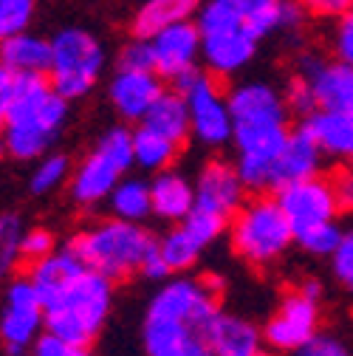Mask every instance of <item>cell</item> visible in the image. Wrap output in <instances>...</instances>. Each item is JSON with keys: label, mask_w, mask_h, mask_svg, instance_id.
<instances>
[{"label": "cell", "mask_w": 353, "mask_h": 356, "mask_svg": "<svg viewBox=\"0 0 353 356\" xmlns=\"http://www.w3.org/2000/svg\"><path fill=\"white\" fill-rule=\"evenodd\" d=\"M229 243L232 252L254 269H269L283 260L294 246V229L277 195L254 193V198H246L229 220Z\"/></svg>", "instance_id": "8992f818"}, {"label": "cell", "mask_w": 353, "mask_h": 356, "mask_svg": "<svg viewBox=\"0 0 353 356\" xmlns=\"http://www.w3.org/2000/svg\"><path fill=\"white\" fill-rule=\"evenodd\" d=\"M68 122V99L42 76H17L15 97L6 108L3 153L15 161H37L54 150Z\"/></svg>", "instance_id": "3957f363"}, {"label": "cell", "mask_w": 353, "mask_h": 356, "mask_svg": "<svg viewBox=\"0 0 353 356\" xmlns=\"http://www.w3.org/2000/svg\"><path fill=\"white\" fill-rule=\"evenodd\" d=\"M153 54H156V74L161 79L179 82L187 74L198 71L201 63V31L195 20H184L161 29L150 37Z\"/></svg>", "instance_id": "9a60e30c"}, {"label": "cell", "mask_w": 353, "mask_h": 356, "mask_svg": "<svg viewBox=\"0 0 353 356\" xmlns=\"http://www.w3.org/2000/svg\"><path fill=\"white\" fill-rule=\"evenodd\" d=\"M31 356H94L91 353V345H79V342H68L63 337H54V334H42L31 350Z\"/></svg>", "instance_id": "8d00e7d4"}, {"label": "cell", "mask_w": 353, "mask_h": 356, "mask_svg": "<svg viewBox=\"0 0 353 356\" xmlns=\"http://www.w3.org/2000/svg\"><path fill=\"white\" fill-rule=\"evenodd\" d=\"M286 102H288V111L291 113H297L299 119H305V116H311L320 105H317V97H314V88H311V82H308L305 76H299V74H294L291 79H288V85H286Z\"/></svg>", "instance_id": "e575fe53"}, {"label": "cell", "mask_w": 353, "mask_h": 356, "mask_svg": "<svg viewBox=\"0 0 353 356\" xmlns=\"http://www.w3.org/2000/svg\"><path fill=\"white\" fill-rule=\"evenodd\" d=\"M130 167H136L133 130H127L124 124H113L74 167L68 181L71 201L79 209H99L102 204H108L113 187L130 172Z\"/></svg>", "instance_id": "52a82bcc"}, {"label": "cell", "mask_w": 353, "mask_h": 356, "mask_svg": "<svg viewBox=\"0 0 353 356\" xmlns=\"http://www.w3.org/2000/svg\"><path fill=\"white\" fill-rule=\"evenodd\" d=\"M153 195V218L164 224H181L195 207V184L179 170H161L150 178Z\"/></svg>", "instance_id": "ffe728a7"}, {"label": "cell", "mask_w": 353, "mask_h": 356, "mask_svg": "<svg viewBox=\"0 0 353 356\" xmlns=\"http://www.w3.org/2000/svg\"><path fill=\"white\" fill-rule=\"evenodd\" d=\"M322 161H325V153L311 139V133L302 130V127L291 130L280 156L274 159V167H272V190H280L286 184L302 181V178L320 175Z\"/></svg>", "instance_id": "ac0fdd59"}, {"label": "cell", "mask_w": 353, "mask_h": 356, "mask_svg": "<svg viewBox=\"0 0 353 356\" xmlns=\"http://www.w3.org/2000/svg\"><path fill=\"white\" fill-rule=\"evenodd\" d=\"M3 356H31L28 350H3Z\"/></svg>", "instance_id": "7bdbcfd3"}, {"label": "cell", "mask_w": 353, "mask_h": 356, "mask_svg": "<svg viewBox=\"0 0 353 356\" xmlns=\"http://www.w3.org/2000/svg\"><path fill=\"white\" fill-rule=\"evenodd\" d=\"M116 68H136V71H156V54H153V42L150 37H136L127 40L122 51H119V63Z\"/></svg>", "instance_id": "836d02e7"}, {"label": "cell", "mask_w": 353, "mask_h": 356, "mask_svg": "<svg viewBox=\"0 0 353 356\" xmlns=\"http://www.w3.org/2000/svg\"><path fill=\"white\" fill-rule=\"evenodd\" d=\"M0 63L12 74L28 76V74H49L51 65V37H42L31 29L12 34L0 42Z\"/></svg>", "instance_id": "44dd1931"}, {"label": "cell", "mask_w": 353, "mask_h": 356, "mask_svg": "<svg viewBox=\"0 0 353 356\" xmlns=\"http://www.w3.org/2000/svg\"><path fill=\"white\" fill-rule=\"evenodd\" d=\"M339 241H342V229H339L336 220L294 235V246H299L305 254H311V257H331L334 249L339 246Z\"/></svg>", "instance_id": "4dcf8cb0"}, {"label": "cell", "mask_w": 353, "mask_h": 356, "mask_svg": "<svg viewBox=\"0 0 353 356\" xmlns=\"http://www.w3.org/2000/svg\"><path fill=\"white\" fill-rule=\"evenodd\" d=\"M235 164L249 193L272 190V167L288 139L286 94L266 79H243L229 88Z\"/></svg>", "instance_id": "7a4b0ae2"}, {"label": "cell", "mask_w": 353, "mask_h": 356, "mask_svg": "<svg viewBox=\"0 0 353 356\" xmlns=\"http://www.w3.org/2000/svg\"><path fill=\"white\" fill-rule=\"evenodd\" d=\"M217 291L212 277L161 280L142 317L145 356H215L209 331L220 311Z\"/></svg>", "instance_id": "6da1fadb"}, {"label": "cell", "mask_w": 353, "mask_h": 356, "mask_svg": "<svg viewBox=\"0 0 353 356\" xmlns=\"http://www.w3.org/2000/svg\"><path fill=\"white\" fill-rule=\"evenodd\" d=\"M68 246L76 252V257L113 283L130 280L136 275H145L147 263L158 252V238L136 220H122L116 215L99 218L85 224Z\"/></svg>", "instance_id": "277c9868"}, {"label": "cell", "mask_w": 353, "mask_h": 356, "mask_svg": "<svg viewBox=\"0 0 353 356\" xmlns=\"http://www.w3.org/2000/svg\"><path fill=\"white\" fill-rule=\"evenodd\" d=\"M305 15L320 20H339L342 15L353 12V0H297Z\"/></svg>", "instance_id": "ab89813d"}, {"label": "cell", "mask_w": 353, "mask_h": 356, "mask_svg": "<svg viewBox=\"0 0 353 356\" xmlns=\"http://www.w3.org/2000/svg\"><path fill=\"white\" fill-rule=\"evenodd\" d=\"M161 94L164 85L156 71L116 68V74L108 82V99L124 122H145V116Z\"/></svg>", "instance_id": "e0dca14e"}, {"label": "cell", "mask_w": 353, "mask_h": 356, "mask_svg": "<svg viewBox=\"0 0 353 356\" xmlns=\"http://www.w3.org/2000/svg\"><path fill=\"white\" fill-rule=\"evenodd\" d=\"M46 305V331L68 342L91 345L113 311V280L88 269H76L54 291L42 294Z\"/></svg>", "instance_id": "5b68a950"}, {"label": "cell", "mask_w": 353, "mask_h": 356, "mask_svg": "<svg viewBox=\"0 0 353 356\" xmlns=\"http://www.w3.org/2000/svg\"><path fill=\"white\" fill-rule=\"evenodd\" d=\"M139 124H147L164 136H170L172 142H187L190 139V108H187V99L184 94L175 88V91H167L156 99V105L150 108V113L145 116V122Z\"/></svg>", "instance_id": "cb8c5ba5"}, {"label": "cell", "mask_w": 353, "mask_h": 356, "mask_svg": "<svg viewBox=\"0 0 353 356\" xmlns=\"http://www.w3.org/2000/svg\"><path fill=\"white\" fill-rule=\"evenodd\" d=\"M3 127H6V113L0 111V153H3Z\"/></svg>", "instance_id": "b9f144b4"}, {"label": "cell", "mask_w": 353, "mask_h": 356, "mask_svg": "<svg viewBox=\"0 0 353 356\" xmlns=\"http://www.w3.org/2000/svg\"><path fill=\"white\" fill-rule=\"evenodd\" d=\"M294 74L311 82L320 108L353 113V65H345L339 60H325L317 51H302L297 57Z\"/></svg>", "instance_id": "2e32d148"}, {"label": "cell", "mask_w": 353, "mask_h": 356, "mask_svg": "<svg viewBox=\"0 0 353 356\" xmlns=\"http://www.w3.org/2000/svg\"><path fill=\"white\" fill-rule=\"evenodd\" d=\"M229 220H232V218H224V215H217V212H212V209L192 207V212L181 220V224H184V229L206 249V246L217 243L220 238L229 232Z\"/></svg>", "instance_id": "f546056e"}, {"label": "cell", "mask_w": 353, "mask_h": 356, "mask_svg": "<svg viewBox=\"0 0 353 356\" xmlns=\"http://www.w3.org/2000/svg\"><path fill=\"white\" fill-rule=\"evenodd\" d=\"M23 220L15 212H0V286L15 277L23 263Z\"/></svg>", "instance_id": "f1b7e54d"}, {"label": "cell", "mask_w": 353, "mask_h": 356, "mask_svg": "<svg viewBox=\"0 0 353 356\" xmlns=\"http://www.w3.org/2000/svg\"><path fill=\"white\" fill-rule=\"evenodd\" d=\"M322 325V291L320 283L305 280L286 291L263 325V342L274 356H291L308 339H314Z\"/></svg>", "instance_id": "30bf717a"}, {"label": "cell", "mask_w": 353, "mask_h": 356, "mask_svg": "<svg viewBox=\"0 0 353 356\" xmlns=\"http://www.w3.org/2000/svg\"><path fill=\"white\" fill-rule=\"evenodd\" d=\"M108 65L105 42L82 26H65L51 37L49 82L68 99H85L99 85Z\"/></svg>", "instance_id": "9c48e42d"}, {"label": "cell", "mask_w": 353, "mask_h": 356, "mask_svg": "<svg viewBox=\"0 0 353 356\" xmlns=\"http://www.w3.org/2000/svg\"><path fill=\"white\" fill-rule=\"evenodd\" d=\"M274 195L288 218L294 235L311 229V227H320V224H331L342 212L336 193H334V181L325 178L322 172L302 178V181H294V184H286V187L274 190Z\"/></svg>", "instance_id": "4fadbf2b"}, {"label": "cell", "mask_w": 353, "mask_h": 356, "mask_svg": "<svg viewBox=\"0 0 353 356\" xmlns=\"http://www.w3.org/2000/svg\"><path fill=\"white\" fill-rule=\"evenodd\" d=\"M204 246L184 229V224H172L158 238V257L170 269V275H190L192 266L201 260Z\"/></svg>", "instance_id": "4316f807"}, {"label": "cell", "mask_w": 353, "mask_h": 356, "mask_svg": "<svg viewBox=\"0 0 353 356\" xmlns=\"http://www.w3.org/2000/svg\"><path fill=\"white\" fill-rule=\"evenodd\" d=\"M192 184H195V207L212 209L224 218H232L249 198V187L243 184L238 164L227 159H209L195 172Z\"/></svg>", "instance_id": "5bb4252c"}, {"label": "cell", "mask_w": 353, "mask_h": 356, "mask_svg": "<svg viewBox=\"0 0 353 356\" xmlns=\"http://www.w3.org/2000/svg\"><path fill=\"white\" fill-rule=\"evenodd\" d=\"M37 0H0V42L17 31L31 29Z\"/></svg>", "instance_id": "1f68e13d"}, {"label": "cell", "mask_w": 353, "mask_h": 356, "mask_svg": "<svg viewBox=\"0 0 353 356\" xmlns=\"http://www.w3.org/2000/svg\"><path fill=\"white\" fill-rule=\"evenodd\" d=\"M328 260H331V275L339 283V289L353 297V229L342 232V241Z\"/></svg>", "instance_id": "d6a6232c"}, {"label": "cell", "mask_w": 353, "mask_h": 356, "mask_svg": "<svg viewBox=\"0 0 353 356\" xmlns=\"http://www.w3.org/2000/svg\"><path fill=\"white\" fill-rule=\"evenodd\" d=\"M190 108V136L209 150L232 145V108L229 94L220 91L217 76L209 71H192L175 82Z\"/></svg>", "instance_id": "8fae6325"}, {"label": "cell", "mask_w": 353, "mask_h": 356, "mask_svg": "<svg viewBox=\"0 0 353 356\" xmlns=\"http://www.w3.org/2000/svg\"><path fill=\"white\" fill-rule=\"evenodd\" d=\"M54 249H57V238L51 229L26 227V232H23V260L26 263H37L42 257H49Z\"/></svg>", "instance_id": "d590c367"}, {"label": "cell", "mask_w": 353, "mask_h": 356, "mask_svg": "<svg viewBox=\"0 0 353 356\" xmlns=\"http://www.w3.org/2000/svg\"><path fill=\"white\" fill-rule=\"evenodd\" d=\"M331 51H334V60H339L345 65H353V12H347L339 20H334Z\"/></svg>", "instance_id": "74e56055"}, {"label": "cell", "mask_w": 353, "mask_h": 356, "mask_svg": "<svg viewBox=\"0 0 353 356\" xmlns=\"http://www.w3.org/2000/svg\"><path fill=\"white\" fill-rule=\"evenodd\" d=\"M209 342H212L215 356H252L266 348L263 331L252 320L227 314V311H217L212 331H209Z\"/></svg>", "instance_id": "7402d4cb"}, {"label": "cell", "mask_w": 353, "mask_h": 356, "mask_svg": "<svg viewBox=\"0 0 353 356\" xmlns=\"http://www.w3.org/2000/svg\"><path fill=\"white\" fill-rule=\"evenodd\" d=\"M46 334V305L28 275H15L3 283L0 300V345L3 350H31Z\"/></svg>", "instance_id": "7c38bea8"}, {"label": "cell", "mask_w": 353, "mask_h": 356, "mask_svg": "<svg viewBox=\"0 0 353 356\" xmlns=\"http://www.w3.org/2000/svg\"><path fill=\"white\" fill-rule=\"evenodd\" d=\"M71 172H74V164L65 153H46V156H40L34 161V170H31V178H28V190L37 198L54 195L57 190L68 187Z\"/></svg>", "instance_id": "83f0119b"}, {"label": "cell", "mask_w": 353, "mask_h": 356, "mask_svg": "<svg viewBox=\"0 0 353 356\" xmlns=\"http://www.w3.org/2000/svg\"><path fill=\"white\" fill-rule=\"evenodd\" d=\"M299 127L311 133V139L320 145L325 159L353 161V113L350 111L317 108L311 116L302 119Z\"/></svg>", "instance_id": "d6986e66"}, {"label": "cell", "mask_w": 353, "mask_h": 356, "mask_svg": "<svg viewBox=\"0 0 353 356\" xmlns=\"http://www.w3.org/2000/svg\"><path fill=\"white\" fill-rule=\"evenodd\" d=\"M252 356H274V353H272V350H269V353H266V350H260V353H252Z\"/></svg>", "instance_id": "ee69618b"}, {"label": "cell", "mask_w": 353, "mask_h": 356, "mask_svg": "<svg viewBox=\"0 0 353 356\" xmlns=\"http://www.w3.org/2000/svg\"><path fill=\"white\" fill-rule=\"evenodd\" d=\"M334 193L342 212H353V170H339L334 178Z\"/></svg>", "instance_id": "60d3db41"}, {"label": "cell", "mask_w": 353, "mask_h": 356, "mask_svg": "<svg viewBox=\"0 0 353 356\" xmlns=\"http://www.w3.org/2000/svg\"><path fill=\"white\" fill-rule=\"evenodd\" d=\"M108 209H110V215H116L122 220H136V224H145L147 218H153L150 181L136 178V175H124L122 181L113 187L110 198H108Z\"/></svg>", "instance_id": "484cf974"}, {"label": "cell", "mask_w": 353, "mask_h": 356, "mask_svg": "<svg viewBox=\"0 0 353 356\" xmlns=\"http://www.w3.org/2000/svg\"><path fill=\"white\" fill-rule=\"evenodd\" d=\"M198 9L201 0H145L130 20V29L136 37H153L167 26L192 20Z\"/></svg>", "instance_id": "603a6c76"}, {"label": "cell", "mask_w": 353, "mask_h": 356, "mask_svg": "<svg viewBox=\"0 0 353 356\" xmlns=\"http://www.w3.org/2000/svg\"><path fill=\"white\" fill-rule=\"evenodd\" d=\"M179 142H172L164 133L147 127V124H139L133 130V161L139 170L145 172H161V170H170L179 159Z\"/></svg>", "instance_id": "d4e9b609"}, {"label": "cell", "mask_w": 353, "mask_h": 356, "mask_svg": "<svg viewBox=\"0 0 353 356\" xmlns=\"http://www.w3.org/2000/svg\"><path fill=\"white\" fill-rule=\"evenodd\" d=\"M201 31V63L217 79H229L246 71L257 54L260 40L246 29V23L232 15L220 0H206L195 15Z\"/></svg>", "instance_id": "ba28073f"}, {"label": "cell", "mask_w": 353, "mask_h": 356, "mask_svg": "<svg viewBox=\"0 0 353 356\" xmlns=\"http://www.w3.org/2000/svg\"><path fill=\"white\" fill-rule=\"evenodd\" d=\"M291 356H353V350L347 348V342H342L334 334H317L314 339H308L299 350H294Z\"/></svg>", "instance_id": "f35d334b"}]
</instances>
